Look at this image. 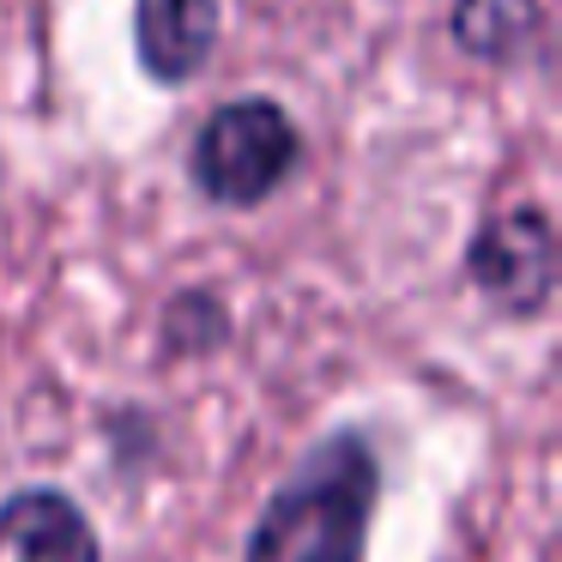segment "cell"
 <instances>
[{
	"label": "cell",
	"mask_w": 562,
	"mask_h": 562,
	"mask_svg": "<svg viewBox=\"0 0 562 562\" xmlns=\"http://www.w3.org/2000/svg\"><path fill=\"white\" fill-rule=\"evenodd\" d=\"M460 272L496 315L508 321L544 315L550 296H557V231H550V212L532 206V200L490 212L472 231V243H465Z\"/></svg>",
	"instance_id": "cell-3"
},
{
	"label": "cell",
	"mask_w": 562,
	"mask_h": 562,
	"mask_svg": "<svg viewBox=\"0 0 562 562\" xmlns=\"http://www.w3.org/2000/svg\"><path fill=\"white\" fill-rule=\"evenodd\" d=\"M0 562H103V538L67 490L25 484L0 502Z\"/></svg>",
	"instance_id": "cell-5"
},
{
	"label": "cell",
	"mask_w": 562,
	"mask_h": 562,
	"mask_svg": "<svg viewBox=\"0 0 562 562\" xmlns=\"http://www.w3.org/2000/svg\"><path fill=\"white\" fill-rule=\"evenodd\" d=\"M303 164V127L279 98H231L200 122L188 146V176L194 188L224 212H255L279 194Z\"/></svg>",
	"instance_id": "cell-2"
},
{
	"label": "cell",
	"mask_w": 562,
	"mask_h": 562,
	"mask_svg": "<svg viewBox=\"0 0 562 562\" xmlns=\"http://www.w3.org/2000/svg\"><path fill=\"white\" fill-rule=\"evenodd\" d=\"M164 351L170 357H212L218 345H231V308L212 284H194V291H176L164 303Z\"/></svg>",
	"instance_id": "cell-7"
},
{
	"label": "cell",
	"mask_w": 562,
	"mask_h": 562,
	"mask_svg": "<svg viewBox=\"0 0 562 562\" xmlns=\"http://www.w3.org/2000/svg\"><path fill=\"white\" fill-rule=\"evenodd\" d=\"M381 508V453L357 424L296 460V472L267 496L243 562H369V526Z\"/></svg>",
	"instance_id": "cell-1"
},
{
	"label": "cell",
	"mask_w": 562,
	"mask_h": 562,
	"mask_svg": "<svg viewBox=\"0 0 562 562\" xmlns=\"http://www.w3.org/2000/svg\"><path fill=\"white\" fill-rule=\"evenodd\" d=\"M218 0H134V61L151 86H194L218 49Z\"/></svg>",
	"instance_id": "cell-4"
},
{
	"label": "cell",
	"mask_w": 562,
	"mask_h": 562,
	"mask_svg": "<svg viewBox=\"0 0 562 562\" xmlns=\"http://www.w3.org/2000/svg\"><path fill=\"white\" fill-rule=\"evenodd\" d=\"M448 37L484 67H520L544 43V0H453Z\"/></svg>",
	"instance_id": "cell-6"
}]
</instances>
